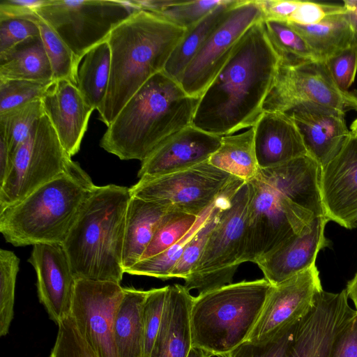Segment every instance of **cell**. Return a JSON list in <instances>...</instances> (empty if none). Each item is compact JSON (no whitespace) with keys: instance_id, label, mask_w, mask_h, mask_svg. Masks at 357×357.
<instances>
[{"instance_id":"b9f144b4","label":"cell","mask_w":357,"mask_h":357,"mask_svg":"<svg viewBox=\"0 0 357 357\" xmlns=\"http://www.w3.org/2000/svg\"><path fill=\"white\" fill-rule=\"evenodd\" d=\"M50 357H98L80 335L69 316L58 325V333Z\"/></svg>"},{"instance_id":"4dcf8cb0","label":"cell","mask_w":357,"mask_h":357,"mask_svg":"<svg viewBox=\"0 0 357 357\" xmlns=\"http://www.w3.org/2000/svg\"><path fill=\"white\" fill-rule=\"evenodd\" d=\"M38 26L50 60L54 81L66 79L77 86V75L80 61L56 31L36 13L26 16Z\"/></svg>"},{"instance_id":"7402d4cb","label":"cell","mask_w":357,"mask_h":357,"mask_svg":"<svg viewBox=\"0 0 357 357\" xmlns=\"http://www.w3.org/2000/svg\"><path fill=\"white\" fill-rule=\"evenodd\" d=\"M252 128L260 169L276 167L309 155L294 119L285 112L264 111Z\"/></svg>"},{"instance_id":"ffe728a7","label":"cell","mask_w":357,"mask_h":357,"mask_svg":"<svg viewBox=\"0 0 357 357\" xmlns=\"http://www.w3.org/2000/svg\"><path fill=\"white\" fill-rule=\"evenodd\" d=\"M41 100L45 114L65 151L72 158L79 151L94 109L77 86L66 79L54 81Z\"/></svg>"},{"instance_id":"f35d334b","label":"cell","mask_w":357,"mask_h":357,"mask_svg":"<svg viewBox=\"0 0 357 357\" xmlns=\"http://www.w3.org/2000/svg\"><path fill=\"white\" fill-rule=\"evenodd\" d=\"M224 1H175L173 4L155 13L187 30L205 17Z\"/></svg>"},{"instance_id":"83f0119b","label":"cell","mask_w":357,"mask_h":357,"mask_svg":"<svg viewBox=\"0 0 357 357\" xmlns=\"http://www.w3.org/2000/svg\"><path fill=\"white\" fill-rule=\"evenodd\" d=\"M238 0H225L196 24L187 29L171 54L163 72L178 81L186 67Z\"/></svg>"},{"instance_id":"ab89813d","label":"cell","mask_w":357,"mask_h":357,"mask_svg":"<svg viewBox=\"0 0 357 357\" xmlns=\"http://www.w3.org/2000/svg\"><path fill=\"white\" fill-rule=\"evenodd\" d=\"M167 290L168 286L148 290L143 307V357H150L162 321Z\"/></svg>"},{"instance_id":"816d5d0a","label":"cell","mask_w":357,"mask_h":357,"mask_svg":"<svg viewBox=\"0 0 357 357\" xmlns=\"http://www.w3.org/2000/svg\"><path fill=\"white\" fill-rule=\"evenodd\" d=\"M345 289L348 297L352 300L357 310V271L353 278L348 282Z\"/></svg>"},{"instance_id":"681fc988","label":"cell","mask_w":357,"mask_h":357,"mask_svg":"<svg viewBox=\"0 0 357 357\" xmlns=\"http://www.w3.org/2000/svg\"><path fill=\"white\" fill-rule=\"evenodd\" d=\"M12 165V155L4 136L0 134V185L6 179Z\"/></svg>"},{"instance_id":"f546056e","label":"cell","mask_w":357,"mask_h":357,"mask_svg":"<svg viewBox=\"0 0 357 357\" xmlns=\"http://www.w3.org/2000/svg\"><path fill=\"white\" fill-rule=\"evenodd\" d=\"M111 54L109 43L94 47L82 58L77 75V86L89 105L98 109L109 82Z\"/></svg>"},{"instance_id":"836d02e7","label":"cell","mask_w":357,"mask_h":357,"mask_svg":"<svg viewBox=\"0 0 357 357\" xmlns=\"http://www.w3.org/2000/svg\"><path fill=\"white\" fill-rule=\"evenodd\" d=\"M266 33L283 62L319 61L304 38L288 22L263 20Z\"/></svg>"},{"instance_id":"ee69618b","label":"cell","mask_w":357,"mask_h":357,"mask_svg":"<svg viewBox=\"0 0 357 357\" xmlns=\"http://www.w3.org/2000/svg\"><path fill=\"white\" fill-rule=\"evenodd\" d=\"M38 36H40L39 29L31 20L21 18L0 20V55Z\"/></svg>"},{"instance_id":"2e32d148","label":"cell","mask_w":357,"mask_h":357,"mask_svg":"<svg viewBox=\"0 0 357 357\" xmlns=\"http://www.w3.org/2000/svg\"><path fill=\"white\" fill-rule=\"evenodd\" d=\"M28 261L34 268L37 294L48 316L59 325L69 317L76 278L61 244L33 245Z\"/></svg>"},{"instance_id":"52a82bcc","label":"cell","mask_w":357,"mask_h":357,"mask_svg":"<svg viewBox=\"0 0 357 357\" xmlns=\"http://www.w3.org/2000/svg\"><path fill=\"white\" fill-rule=\"evenodd\" d=\"M272 287L264 278L230 283L193 297L192 347L212 356L227 357L247 341Z\"/></svg>"},{"instance_id":"ba28073f","label":"cell","mask_w":357,"mask_h":357,"mask_svg":"<svg viewBox=\"0 0 357 357\" xmlns=\"http://www.w3.org/2000/svg\"><path fill=\"white\" fill-rule=\"evenodd\" d=\"M249 202L247 182L238 179L230 191L202 254L184 287L199 294L232 282L241 264Z\"/></svg>"},{"instance_id":"8992f818","label":"cell","mask_w":357,"mask_h":357,"mask_svg":"<svg viewBox=\"0 0 357 357\" xmlns=\"http://www.w3.org/2000/svg\"><path fill=\"white\" fill-rule=\"evenodd\" d=\"M95 186L73 160L61 175L0 210V232L15 247L61 244Z\"/></svg>"},{"instance_id":"db71d44e","label":"cell","mask_w":357,"mask_h":357,"mask_svg":"<svg viewBox=\"0 0 357 357\" xmlns=\"http://www.w3.org/2000/svg\"><path fill=\"white\" fill-rule=\"evenodd\" d=\"M350 128L351 134L356 135L357 133V119L354 121Z\"/></svg>"},{"instance_id":"484cf974","label":"cell","mask_w":357,"mask_h":357,"mask_svg":"<svg viewBox=\"0 0 357 357\" xmlns=\"http://www.w3.org/2000/svg\"><path fill=\"white\" fill-rule=\"evenodd\" d=\"M0 79L54 82L40 35L29 38L0 55Z\"/></svg>"},{"instance_id":"f907efd6","label":"cell","mask_w":357,"mask_h":357,"mask_svg":"<svg viewBox=\"0 0 357 357\" xmlns=\"http://www.w3.org/2000/svg\"><path fill=\"white\" fill-rule=\"evenodd\" d=\"M348 21L357 39V0H346L342 5Z\"/></svg>"},{"instance_id":"bcb514c9","label":"cell","mask_w":357,"mask_h":357,"mask_svg":"<svg viewBox=\"0 0 357 357\" xmlns=\"http://www.w3.org/2000/svg\"><path fill=\"white\" fill-rule=\"evenodd\" d=\"M344 10L343 6L300 1L288 22L301 25L315 24L330 15Z\"/></svg>"},{"instance_id":"ac0fdd59","label":"cell","mask_w":357,"mask_h":357,"mask_svg":"<svg viewBox=\"0 0 357 357\" xmlns=\"http://www.w3.org/2000/svg\"><path fill=\"white\" fill-rule=\"evenodd\" d=\"M222 137L190 125L167 138L144 160L139 178L178 172L208 160L218 149Z\"/></svg>"},{"instance_id":"7bdbcfd3","label":"cell","mask_w":357,"mask_h":357,"mask_svg":"<svg viewBox=\"0 0 357 357\" xmlns=\"http://www.w3.org/2000/svg\"><path fill=\"white\" fill-rule=\"evenodd\" d=\"M323 63L337 86L341 90L348 91L357 72V40Z\"/></svg>"},{"instance_id":"f6af8a7d","label":"cell","mask_w":357,"mask_h":357,"mask_svg":"<svg viewBox=\"0 0 357 357\" xmlns=\"http://www.w3.org/2000/svg\"><path fill=\"white\" fill-rule=\"evenodd\" d=\"M328 357H357V310L339 326L332 340Z\"/></svg>"},{"instance_id":"8fae6325","label":"cell","mask_w":357,"mask_h":357,"mask_svg":"<svg viewBox=\"0 0 357 357\" xmlns=\"http://www.w3.org/2000/svg\"><path fill=\"white\" fill-rule=\"evenodd\" d=\"M235 178L206 161L178 172L139 178L130 189L133 197L156 202L171 211L199 216Z\"/></svg>"},{"instance_id":"d4e9b609","label":"cell","mask_w":357,"mask_h":357,"mask_svg":"<svg viewBox=\"0 0 357 357\" xmlns=\"http://www.w3.org/2000/svg\"><path fill=\"white\" fill-rule=\"evenodd\" d=\"M148 290L124 288L117 308L113 336L118 357H143V307Z\"/></svg>"},{"instance_id":"f5cc1de1","label":"cell","mask_w":357,"mask_h":357,"mask_svg":"<svg viewBox=\"0 0 357 357\" xmlns=\"http://www.w3.org/2000/svg\"><path fill=\"white\" fill-rule=\"evenodd\" d=\"M208 352L197 347H192L188 357H211Z\"/></svg>"},{"instance_id":"44dd1931","label":"cell","mask_w":357,"mask_h":357,"mask_svg":"<svg viewBox=\"0 0 357 357\" xmlns=\"http://www.w3.org/2000/svg\"><path fill=\"white\" fill-rule=\"evenodd\" d=\"M294 119L308 154L323 167L342 150L351 135L343 112L303 104L286 112Z\"/></svg>"},{"instance_id":"d6a6232c","label":"cell","mask_w":357,"mask_h":357,"mask_svg":"<svg viewBox=\"0 0 357 357\" xmlns=\"http://www.w3.org/2000/svg\"><path fill=\"white\" fill-rule=\"evenodd\" d=\"M45 114L41 98L0 113V134L8 144L12 155L28 137L31 131Z\"/></svg>"},{"instance_id":"f1b7e54d","label":"cell","mask_w":357,"mask_h":357,"mask_svg":"<svg viewBox=\"0 0 357 357\" xmlns=\"http://www.w3.org/2000/svg\"><path fill=\"white\" fill-rule=\"evenodd\" d=\"M208 162L229 175L248 182L259 169L255 148L254 129L222 137L218 149Z\"/></svg>"},{"instance_id":"5bb4252c","label":"cell","mask_w":357,"mask_h":357,"mask_svg":"<svg viewBox=\"0 0 357 357\" xmlns=\"http://www.w3.org/2000/svg\"><path fill=\"white\" fill-rule=\"evenodd\" d=\"M123 293L116 282L76 279L69 316L98 357H118L113 326Z\"/></svg>"},{"instance_id":"e0dca14e","label":"cell","mask_w":357,"mask_h":357,"mask_svg":"<svg viewBox=\"0 0 357 357\" xmlns=\"http://www.w3.org/2000/svg\"><path fill=\"white\" fill-rule=\"evenodd\" d=\"M320 192L330 221L357 227V137L351 135L340 153L321 167Z\"/></svg>"},{"instance_id":"603a6c76","label":"cell","mask_w":357,"mask_h":357,"mask_svg":"<svg viewBox=\"0 0 357 357\" xmlns=\"http://www.w3.org/2000/svg\"><path fill=\"white\" fill-rule=\"evenodd\" d=\"M193 297L184 285L168 286L162 321L150 357H188L192 347L190 315Z\"/></svg>"},{"instance_id":"60d3db41","label":"cell","mask_w":357,"mask_h":357,"mask_svg":"<svg viewBox=\"0 0 357 357\" xmlns=\"http://www.w3.org/2000/svg\"><path fill=\"white\" fill-rule=\"evenodd\" d=\"M52 83L0 79V113L41 98Z\"/></svg>"},{"instance_id":"11a10c76","label":"cell","mask_w":357,"mask_h":357,"mask_svg":"<svg viewBox=\"0 0 357 357\" xmlns=\"http://www.w3.org/2000/svg\"><path fill=\"white\" fill-rule=\"evenodd\" d=\"M352 135H353V134H352ZM356 135V136L357 137V133H356V135Z\"/></svg>"},{"instance_id":"7dc6e473","label":"cell","mask_w":357,"mask_h":357,"mask_svg":"<svg viewBox=\"0 0 357 357\" xmlns=\"http://www.w3.org/2000/svg\"><path fill=\"white\" fill-rule=\"evenodd\" d=\"M263 14V20L289 22L300 1L257 0Z\"/></svg>"},{"instance_id":"1f68e13d","label":"cell","mask_w":357,"mask_h":357,"mask_svg":"<svg viewBox=\"0 0 357 357\" xmlns=\"http://www.w3.org/2000/svg\"><path fill=\"white\" fill-rule=\"evenodd\" d=\"M216 201L198 216L192 229L179 241L155 256L140 260L126 269L125 273L153 277L161 280L170 279V273L181 257L186 244L208 218Z\"/></svg>"},{"instance_id":"277c9868","label":"cell","mask_w":357,"mask_h":357,"mask_svg":"<svg viewBox=\"0 0 357 357\" xmlns=\"http://www.w3.org/2000/svg\"><path fill=\"white\" fill-rule=\"evenodd\" d=\"M199 100L160 72L126 102L100 146L121 160L142 162L167 138L191 125Z\"/></svg>"},{"instance_id":"74e56055","label":"cell","mask_w":357,"mask_h":357,"mask_svg":"<svg viewBox=\"0 0 357 357\" xmlns=\"http://www.w3.org/2000/svg\"><path fill=\"white\" fill-rule=\"evenodd\" d=\"M303 318L287 327L272 340L261 344L245 341L227 357H291L294 343Z\"/></svg>"},{"instance_id":"8d00e7d4","label":"cell","mask_w":357,"mask_h":357,"mask_svg":"<svg viewBox=\"0 0 357 357\" xmlns=\"http://www.w3.org/2000/svg\"><path fill=\"white\" fill-rule=\"evenodd\" d=\"M197 218L190 214L170 212L158 227L140 260L155 256L174 245L192 229Z\"/></svg>"},{"instance_id":"30bf717a","label":"cell","mask_w":357,"mask_h":357,"mask_svg":"<svg viewBox=\"0 0 357 357\" xmlns=\"http://www.w3.org/2000/svg\"><path fill=\"white\" fill-rule=\"evenodd\" d=\"M72 161L45 114L13 155L10 172L0 185V210L61 175Z\"/></svg>"},{"instance_id":"4fadbf2b","label":"cell","mask_w":357,"mask_h":357,"mask_svg":"<svg viewBox=\"0 0 357 357\" xmlns=\"http://www.w3.org/2000/svg\"><path fill=\"white\" fill-rule=\"evenodd\" d=\"M262 20L257 0H238L178 79L184 91L199 98L245 32Z\"/></svg>"},{"instance_id":"cb8c5ba5","label":"cell","mask_w":357,"mask_h":357,"mask_svg":"<svg viewBox=\"0 0 357 357\" xmlns=\"http://www.w3.org/2000/svg\"><path fill=\"white\" fill-rule=\"evenodd\" d=\"M170 212L156 202L131 197L126 213L122 255L124 273L140 261L158 227Z\"/></svg>"},{"instance_id":"6da1fadb","label":"cell","mask_w":357,"mask_h":357,"mask_svg":"<svg viewBox=\"0 0 357 357\" xmlns=\"http://www.w3.org/2000/svg\"><path fill=\"white\" fill-rule=\"evenodd\" d=\"M321 166L310 155L282 165L259 169L248 183L241 264L255 263L316 218L326 215L320 192Z\"/></svg>"},{"instance_id":"d6986e66","label":"cell","mask_w":357,"mask_h":357,"mask_svg":"<svg viewBox=\"0 0 357 357\" xmlns=\"http://www.w3.org/2000/svg\"><path fill=\"white\" fill-rule=\"evenodd\" d=\"M328 221L326 215L316 218L300 234L258 259L255 264L264 278L276 285L315 264L319 251L330 245L325 236Z\"/></svg>"},{"instance_id":"4316f807","label":"cell","mask_w":357,"mask_h":357,"mask_svg":"<svg viewBox=\"0 0 357 357\" xmlns=\"http://www.w3.org/2000/svg\"><path fill=\"white\" fill-rule=\"evenodd\" d=\"M289 23L304 38L319 61H324L357 40L345 10L315 24Z\"/></svg>"},{"instance_id":"7c38bea8","label":"cell","mask_w":357,"mask_h":357,"mask_svg":"<svg viewBox=\"0 0 357 357\" xmlns=\"http://www.w3.org/2000/svg\"><path fill=\"white\" fill-rule=\"evenodd\" d=\"M310 104L345 114L357 111V94L341 90L321 61L283 62L267 96L264 111L287 112Z\"/></svg>"},{"instance_id":"d590c367","label":"cell","mask_w":357,"mask_h":357,"mask_svg":"<svg viewBox=\"0 0 357 357\" xmlns=\"http://www.w3.org/2000/svg\"><path fill=\"white\" fill-rule=\"evenodd\" d=\"M20 259L14 252L0 250V336H6L14 314L15 291Z\"/></svg>"},{"instance_id":"3957f363","label":"cell","mask_w":357,"mask_h":357,"mask_svg":"<svg viewBox=\"0 0 357 357\" xmlns=\"http://www.w3.org/2000/svg\"><path fill=\"white\" fill-rule=\"evenodd\" d=\"M186 30L149 10L133 13L111 32L108 89L98 109L107 127L132 96L153 75L164 70Z\"/></svg>"},{"instance_id":"5b68a950","label":"cell","mask_w":357,"mask_h":357,"mask_svg":"<svg viewBox=\"0 0 357 357\" xmlns=\"http://www.w3.org/2000/svg\"><path fill=\"white\" fill-rule=\"evenodd\" d=\"M130 189L96 185L82 204L61 243L76 279L120 284Z\"/></svg>"},{"instance_id":"9c48e42d","label":"cell","mask_w":357,"mask_h":357,"mask_svg":"<svg viewBox=\"0 0 357 357\" xmlns=\"http://www.w3.org/2000/svg\"><path fill=\"white\" fill-rule=\"evenodd\" d=\"M141 9L134 0H46L36 13L45 20L81 61L112 31Z\"/></svg>"},{"instance_id":"9a60e30c","label":"cell","mask_w":357,"mask_h":357,"mask_svg":"<svg viewBox=\"0 0 357 357\" xmlns=\"http://www.w3.org/2000/svg\"><path fill=\"white\" fill-rule=\"evenodd\" d=\"M322 290L316 264L273 285L247 341L261 344L274 339L306 314Z\"/></svg>"},{"instance_id":"e575fe53","label":"cell","mask_w":357,"mask_h":357,"mask_svg":"<svg viewBox=\"0 0 357 357\" xmlns=\"http://www.w3.org/2000/svg\"><path fill=\"white\" fill-rule=\"evenodd\" d=\"M238 180V178H236L227 190L217 199L208 218L188 241L181 257L170 273V279L181 278L185 280L189 275L200 258L207 240L218 221L220 212L228 195Z\"/></svg>"},{"instance_id":"7a4b0ae2","label":"cell","mask_w":357,"mask_h":357,"mask_svg":"<svg viewBox=\"0 0 357 357\" xmlns=\"http://www.w3.org/2000/svg\"><path fill=\"white\" fill-rule=\"evenodd\" d=\"M262 20L245 32L199 98L193 126L223 137L253 127L264 112L281 57Z\"/></svg>"},{"instance_id":"c3c4849f","label":"cell","mask_w":357,"mask_h":357,"mask_svg":"<svg viewBox=\"0 0 357 357\" xmlns=\"http://www.w3.org/2000/svg\"><path fill=\"white\" fill-rule=\"evenodd\" d=\"M46 0H3L0 3V20L24 19L36 13Z\"/></svg>"}]
</instances>
